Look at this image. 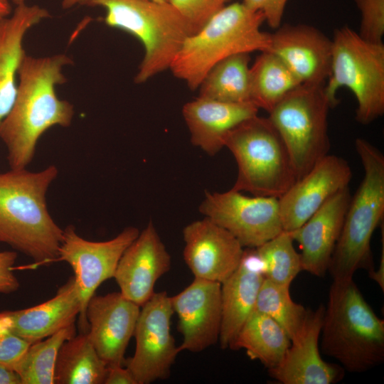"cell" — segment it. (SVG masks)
<instances>
[{
	"label": "cell",
	"instance_id": "cell-1",
	"mask_svg": "<svg viewBox=\"0 0 384 384\" xmlns=\"http://www.w3.org/2000/svg\"><path fill=\"white\" fill-rule=\"evenodd\" d=\"M71 64L73 59L65 53L24 55L14 103L0 122V139L6 149L10 169L28 166L40 137L50 128L70 126L74 106L58 97L56 87L66 82L63 69Z\"/></svg>",
	"mask_w": 384,
	"mask_h": 384
},
{
	"label": "cell",
	"instance_id": "cell-2",
	"mask_svg": "<svg viewBox=\"0 0 384 384\" xmlns=\"http://www.w3.org/2000/svg\"><path fill=\"white\" fill-rule=\"evenodd\" d=\"M58 169L0 173V242L31 258L29 268L55 262L63 230L49 213L46 193Z\"/></svg>",
	"mask_w": 384,
	"mask_h": 384
},
{
	"label": "cell",
	"instance_id": "cell-3",
	"mask_svg": "<svg viewBox=\"0 0 384 384\" xmlns=\"http://www.w3.org/2000/svg\"><path fill=\"white\" fill-rule=\"evenodd\" d=\"M324 354L351 373L384 361V321L367 303L353 278L333 279L321 331Z\"/></svg>",
	"mask_w": 384,
	"mask_h": 384
},
{
	"label": "cell",
	"instance_id": "cell-4",
	"mask_svg": "<svg viewBox=\"0 0 384 384\" xmlns=\"http://www.w3.org/2000/svg\"><path fill=\"white\" fill-rule=\"evenodd\" d=\"M264 22L262 12L252 11L242 2L224 6L185 41L169 69L195 90L222 60L238 53L269 50L271 33L261 30Z\"/></svg>",
	"mask_w": 384,
	"mask_h": 384
},
{
	"label": "cell",
	"instance_id": "cell-5",
	"mask_svg": "<svg viewBox=\"0 0 384 384\" xmlns=\"http://www.w3.org/2000/svg\"><path fill=\"white\" fill-rule=\"evenodd\" d=\"M355 148L363 169V179L351 197L328 271L333 279H352L360 269L373 271L370 240L384 218V155L363 138Z\"/></svg>",
	"mask_w": 384,
	"mask_h": 384
},
{
	"label": "cell",
	"instance_id": "cell-6",
	"mask_svg": "<svg viewBox=\"0 0 384 384\" xmlns=\"http://www.w3.org/2000/svg\"><path fill=\"white\" fill-rule=\"evenodd\" d=\"M85 4L105 9L106 25L142 43L144 55L134 77L137 84L169 69L185 41L196 33L167 0H87Z\"/></svg>",
	"mask_w": 384,
	"mask_h": 384
},
{
	"label": "cell",
	"instance_id": "cell-7",
	"mask_svg": "<svg viewBox=\"0 0 384 384\" xmlns=\"http://www.w3.org/2000/svg\"><path fill=\"white\" fill-rule=\"evenodd\" d=\"M225 147L237 164L235 191L279 198L297 181L286 146L268 117L255 115L241 122L228 134Z\"/></svg>",
	"mask_w": 384,
	"mask_h": 384
},
{
	"label": "cell",
	"instance_id": "cell-8",
	"mask_svg": "<svg viewBox=\"0 0 384 384\" xmlns=\"http://www.w3.org/2000/svg\"><path fill=\"white\" fill-rule=\"evenodd\" d=\"M332 40L329 76L324 90L331 107L342 87L354 95L356 119L369 124L384 113V45L364 39L348 26L336 28Z\"/></svg>",
	"mask_w": 384,
	"mask_h": 384
},
{
	"label": "cell",
	"instance_id": "cell-9",
	"mask_svg": "<svg viewBox=\"0 0 384 384\" xmlns=\"http://www.w3.org/2000/svg\"><path fill=\"white\" fill-rule=\"evenodd\" d=\"M325 84H301L269 112V119L288 151L297 180L329 154L328 113L331 107Z\"/></svg>",
	"mask_w": 384,
	"mask_h": 384
},
{
	"label": "cell",
	"instance_id": "cell-10",
	"mask_svg": "<svg viewBox=\"0 0 384 384\" xmlns=\"http://www.w3.org/2000/svg\"><path fill=\"white\" fill-rule=\"evenodd\" d=\"M139 233L137 228L130 226L110 240L95 242L80 236L73 225L63 230L55 262H67L74 272L81 302L78 323L80 332L88 330L85 310L90 299L103 282L113 278L122 255Z\"/></svg>",
	"mask_w": 384,
	"mask_h": 384
},
{
	"label": "cell",
	"instance_id": "cell-11",
	"mask_svg": "<svg viewBox=\"0 0 384 384\" xmlns=\"http://www.w3.org/2000/svg\"><path fill=\"white\" fill-rule=\"evenodd\" d=\"M199 211L229 231L246 248L257 247L284 230L279 200L273 197L249 196L232 188L208 191Z\"/></svg>",
	"mask_w": 384,
	"mask_h": 384
},
{
	"label": "cell",
	"instance_id": "cell-12",
	"mask_svg": "<svg viewBox=\"0 0 384 384\" xmlns=\"http://www.w3.org/2000/svg\"><path fill=\"white\" fill-rule=\"evenodd\" d=\"M174 311L166 292H154L141 306L134 335L135 351L124 361L137 384H149L170 375L180 353L171 333Z\"/></svg>",
	"mask_w": 384,
	"mask_h": 384
},
{
	"label": "cell",
	"instance_id": "cell-13",
	"mask_svg": "<svg viewBox=\"0 0 384 384\" xmlns=\"http://www.w3.org/2000/svg\"><path fill=\"white\" fill-rule=\"evenodd\" d=\"M351 169L343 157L327 154L279 200L283 230L292 231L304 224L325 202L348 187Z\"/></svg>",
	"mask_w": 384,
	"mask_h": 384
},
{
	"label": "cell",
	"instance_id": "cell-14",
	"mask_svg": "<svg viewBox=\"0 0 384 384\" xmlns=\"http://www.w3.org/2000/svg\"><path fill=\"white\" fill-rule=\"evenodd\" d=\"M183 260L194 276L222 284L239 266L244 247L226 229L204 217L183 229Z\"/></svg>",
	"mask_w": 384,
	"mask_h": 384
},
{
	"label": "cell",
	"instance_id": "cell-15",
	"mask_svg": "<svg viewBox=\"0 0 384 384\" xmlns=\"http://www.w3.org/2000/svg\"><path fill=\"white\" fill-rule=\"evenodd\" d=\"M171 303L183 336L180 352L200 353L217 343L222 318L220 283L194 278L171 297Z\"/></svg>",
	"mask_w": 384,
	"mask_h": 384
},
{
	"label": "cell",
	"instance_id": "cell-16",
	"mask_svg": "<svg viewBox=\"0 0 384 384\" xmlns=\"http://www.w3.org/2000/svg\"><path fill=\"white\" fill-rule=\"evenodd\" d=\"M141 307L120 292L94 294L85 310L87 335L100 357L108 366L122 365L134 335Z\"/></svg>",
	"mask_w": 384,
	"mask_h": 384
},
{
	"label": "cell",
	"instance_id": "cell-17",
	"mask_svg": "<svg viewBox=\"0 0 384 384\" xmlns=\"http://www.w3.org/2000/svg\"><path fill=\"white\" fill-rule=\"evenodd\" d=\"M171 264V256L149 221L122 255L113 278L120 293L141 307L154 294L156 282Z\"/></svg>",
	"mask_w": 384,
	"mask_h": 384
},
{
	"label": "cell",
	"instance_id": "cell-18",
	"mask_svg": "<svg viewBox=\"0 0 384 384\" xmlns=\"http://www.w3.org/2000/svg\"><path fill=\"white\" fill-rule=\"evenodd\" d=\"M325 307L307 309L304 323L291 339L280 363L268 370L270 377L283 384H333L344 375L341 366L329 363L321 356L319 340Z\"/></svg>",
	"mask_w": 384,
	"mask_h": 384
},
{
	"label": "cell",
	"instance_id": "cell-19",
	"mask_svg": "<svg viewBox=\"0 0 384 384\" xmlns=\"http://www.w3.org/2000/svg\"><path fill=\"white\" fill-rule=\"evenodd\" d=\"M269 51L285 63L301 84H325L329 76L332 40L313 26L281 25L271 33Z\"/></svg>",
	"mask_w": 384,
	"mask_h": 384
},
{
	"label": "cell",
	"instance_id": "cell-20",
	"mask_svg": "<svg viewBox=\"0 0 384 384\" xmlns=\"http://www.w3.org/2000/svg\"><path fill=\"white\" fill-rule=\"evenodd\" d=\"M351 198L346 187L319 208L304 224L289 233L299 243L302 271L323 277L339 238Z\"/></svg>",
	"mask_w": 384,
	"mask_h": 384
},
{
	"label": "cell",
	"instance_id": "cell-21",
	"mask_svg": "<svg viewBox=\"0 0 384 384\" xmlns=\"http://www.w3.org/2000/svg\"><path fill=\"white\" fill-rule=\"evenodd\" d=\"M81 302L74 277L49 300L29 308L0 312V324L30 344L75 324Z\"/></svg>",
	"mask_w": 384,
	"mask_h": 384
},
{
	"label": "cell",
	"instance_id": "cell-22",
	"mask_svg": "<svg viewBox=\"0 0 384 384\" xmlns=\"http://www.w3.org/2000/svg\"><path fill=\"white\" fill-rule=\"evenodd\" d=\"M252 102H226L198 97L186 102L182 115L191 142L210 156L225 147L228 134L243 121L257 115Z\"/></svg>",
	"mask_w": 384,
	"mask_h": 384
},
{
	"label": "cell",
	"instance_id": "cell-23",
	"mask_svg": "<svg viewBox=\"0 0 384 384\" xmlns=\"http://www.w3.org/2000/svg\"><path fill=\"white\" fill-rule=\"evenodd\" d=\"M265 279L255 248H247L235 272L221 284V348H230L244 324L255 310Z\"/></svg>",
	"mask_w": 384,
	"mask_h": 384
},
{
	"label": "cell",
	"instance_id": "cell-24",
	"mask_svg": "<svg viewBox=\"0 0 384 384\" xmlns=\"http://www.w3.org/2000/svg\"><path fill=\"white\" fill-rule=\"evenodd\" d=\"M48 17L46 9L25 3L16 6L9 17L0 22V122L9 112L16 97L18 71L26 55V35Z\"/></svg>",
	"mask_w": 384,
	"mask_h": 384
},
{
	"label": "cell",
	"instance_id": "cell-25",
	"mask_svg": "<svg viewBox=\"0 0 384 384\" xmlns=\"http://www.w3.org/2000/svg\"><path fill=\"white\" fill-rule=\"evenodd\" d=\"M290 343L289 336L277 321L254 310L230 348L245 349L251 359L259 361L270 370L280 363Z\"/></svg>",
	"mask_w": 384,
	"mask_h": 384
},
{
	"label": "cell",
	"instance_id": "cell-26",
	"mask_svg": "<svg viewBox=\"0 0 384 384\" xmlns=\"http://www.w3.org/2000/svg\"><path fill=\"white\" fill-rule=\"evenodd\" d=\"M107 368L87 333L80 332L60 346L55 362L54 384H102Z\"/></svg>",
	"mask_w": 384,
	"mask_h": 384
},
{
	"label": "cell",
	"instance_id": "cell-27",
	"mask_svg": "<svg viewBox=\"0 0 384 384\" xmlns=\"http://www.w3.org/2000/svg\"><path fill=\"white\" fill-rule=\"evenodd\" d=\"M250 54L233 55L215 64L200 84L198 97L226 102H252Z\"/></svg>",
	"mask_w": 384,
	"mask_h": 384
},
{
	"label": "cell",
	"instance_id": "cell-28",
	"mask_svg": "<svg viewBox=\"0 0 384 384\" xmlns=\"http://www.w3.org/2000/svg\"><path fill=\"white\" fill-rule=\"evenodd\" d=\"M260 53L250 66L251 101L269 113L301 82L275 54L269 50Z\"/></svg>",
	"mask_w": 384,
	"mask_h": 384
},
{
	"label": "cell",
	"instance_id": "cell-29",
	"mask_svg": "<svg viewBox=\"0 0 384 384\" xmlns=\"http://www.w3.org/2000/svg\"><path fill=\"white\" fill-rule=\"evenodd\" d=\"M75 334V324H73L31 344L14 368L21 384H54L59 349Z\"/></svg>",
	"mask_w": 384,
	"mask_h": 384
},
{
	"label": "cell",
	"instance_id": "cell-30",
	"mask_svg": "<svg viewBox=\"0 0 384 384\" xmlns=\"http://www.w3.org/2000/svg\"><path fill=\"white\" fill-rule=\"evenodd\" d=\"M289 288L290 285L277 284L265 278L258 292L255 311L277 321L291 340L302 327L307 309L292 300Z\"/></svg>",
	"mask_w": 384,
	"mask_h": 384
},
{
	"label": "cell",
	"instance_id": "cell-31",
	"mask_svg": "<svg viewBox=\"0 0 384 384\" xmlns=\"http://www.w3.org/2000/svg\"><path fill=\"white\" fill-rule=\"evenodd\" d=\"M288 231L279 234L255 247L261 261L265 278L277 284L291 285L302 271L301 260Z\"/></svg>",
	"mask_w": 384,
	"mask_h": 384
},
{
	"label": "cell",
	"instance_id": "cell-32",
	"mask_svg": "<svg viewBox=\"0 0 384 384\" xmlns=\"http://www.w3.org/2000/svg\"><path fill=\"white\" fill-rule=\"evenodd\" d=\"M361 13L358 34L366 40L383 42L384 0H353Z\"/></svg>",
	"mask_w": 384,
	"mask_h": 384
},
{
	"label": "cell",
	"instance_id": "cell-33",
	"mask_svg": "<svg viewBox=\"0 0 384 384\" xmlns=\"http://www.w3.org/2000/svg\"><path fill=\"white\" fill-rule=\"evenodd\" d=\"M196 33L225 6L221 0H167Z\"/></svg>",
	"mask_w": 384,
	"mask_h": 384
},
{
	"label": "cell",
	"instance_id": "cell-34",
	"mask_svg": "<svg viewBox=\"0 0 384 384\" xmlns=\"http://www.w3.org/2000/svg\"><path fill=\"white\" fill-rule=\"evenodd\" d=\"M30 345L0 324V366L14 370Z\"/></svg>",
	"mask_w": 384,
	"mask_h": 384
},
{
	"label": "cell",
	"instance_id": "cell-35",
	"mask_svg": "<svg viewBox=\"0 0 384 384\" xmlns=\"http://www.w3.org/2000/svg\"><path fill=\"white\" fill-rule=\"evenodd\" d=\"M288 0H242L248 9L260 11L269 26L277 29L281 26L286 4Z\"/></svg>",
	"mask_w": 384,
	"mask_h": 384
},
{
	"label": "cell",
	"instance_id": "cell-36",
	"mask_svg": "<svg viewBox=\"0 0 384 384\" xmlns=\"http://www.w3.org/2000/svg\"><path fill=\"white\" fill-rule=\"evenodd\" d=\"M16 258V251H0V293H13L20 287L13 270Z\"/></svg>",
	"mask_w": 384,
	"mask_h": 384
},
{
	"label": "cell",
	"instance_id": "cell-37",
	"mask_svg": "<svg viewBox=\"0 0 384 384\" xmlns=\"http://www.w3.org/2000/svg\"><path fill=\"white\" fill-rule=\"evenodd\" d=\"M104 384H137L131 372L122 365L108 366Z\"/></svg>",
	"mask_w": 384,
	"mask_h": 384
},
{
	"label": "cell",
	"instance_id": "cell-38",
	"mask_svg": "<svg viewBox=\"0 0 384 384\" xmlns=\"http://www.w3.org/2000/svg\"><path fill=\"white\" fill-rule=\"evenodd\" d=\"M371 279L375 280L383 291L384 289V230H382V254L378 269L369 272Z\"/></svg>",
	"mask_w": 384,
	"mask_h": 384
},
{
	"label": "cell",
	"instance_id": "cell-39",
	"mask_svg": "<svg viewBox=\"0 0 384 384\" xmlns=\"http://www.w3.org/2000/svg\"><path fill=\"white\" fill-rule=\"evenodd\" d=\"M0 384H21V381L14 370L0 366Z\"/></svg>",
	"mask_w": 384,
	"mask_h": 384
},
{
	"label": "cell",
	"instance_id": "cell-40",
	"mask_svg": "<svg viewBox=\"0 0 384 384\" xmlns=\"http://www.w3.org/2000/svg\"><path fill=\"white\" fill-rule=\"evenodd\" d=\"M11 14V6L9 0H0V22Z\"/></svg>",
	"mask_w": 384,
	"mask_h": 384
},
{
	"label": "cell",
	"instance_id": "cell-41",
	"mask_svg": "<svg viewBox=\"0 0 384 384\" xmlns=\"http://www.w3.org/2000/svg\"><path fill=\"white\" fill-rule=\"evenodd\" d=\"M87 0H62V7L68 9L77 4H85Z\"/></svg>",
	"mask_w": 384,
	"mask_h": 384
},
{
	"label": "cell",
	"instance_id": "cell-42",
	"mask_svg": "<svg viewBox=\"0 0 384 384\" xmlns=\"http://www.w3.org/2000/svg\"><path fill=\"white\" fill-rule=\"evenodd\" d=\"M16 6H18L23 4H25V0H12Z\"/></svg>",
	"mask_w": 384,
	"mask_h": 384
},
{
	"label": "cell",
	"instance_id": "cell-43",
	"mask_svg": "<svg viewBox=\"0 0 384 384\" xmlns=\"http://www.w3.org/2000/svg\"><path fill=\"white\" fill-rule=\"evenodd\" d=\"M153 1H165L166 0H153Z\"/></svg>",
	"mask_w": 384,
	"mask_h": 384
},
{
	"label": "cell",
	"instance_id": "cell-44",
	"mask_svg": "<svg viewBox=\"0 0 384 384\" xmlns=\"http://www.w3.org/2000/svg\"><path fill=\"white\" fill-rule=\"evenodd\" d=\"M221 1H222L223 3H225V2H227V1H230V0H221Z\"/></svg>",
	"mask_w": 384,
	"mask_h": 384
}]
</instances>
